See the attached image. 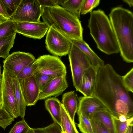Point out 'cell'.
<instances>
[{
  "mask_svg": "<svg viewBox=\"0 0 133 133\" xmlns=\"http://www.w3.org/2000/svg\"><path fill=\"white\" fill-rule=\"evenodd\" d=\"M45 108L51 115L54 122L61 126V103L57 98L51 97L45 99Z\"/></svg>",
  "mask_w": 133,
  "mask_h": 133,
  "instance_id": "18",
  "label": "cell"
},
{
  "mask_svg": "<svg viewBox=\"0 0 133 133\" xmlns=\"http://www.w3.org/2000/svg\"><path fill=\"white\" fill-rule=\"evenodd\" d=\"M32 130L34 133H62V132L60 126L55 122L46 127L32 129Z\"/></svg>",
  "mask_w": 133,
  "mask_h": 133,
  "instance_id": "30",
  "label": "cell"
},
{
  "mask_svg": "<svg viewBox=\"0 0 133 133\" xmlns=\"http://www.w3.org/2000/svg\"><path fill=\"white\" fill-rule=\"evenodd\" d=\"M49 26L43 21L16 23V33L26 37L40 39L47 33Z\"/></svg>",
  "mask_w": 133,
  "mask_h": 133,
  "instance_id": "11",
  "label": "cell"
},
{
  "mask_svg": "<svg viewBox=\"0 0 133 133\" xmlns=\"http://www.w3.org/2000/svg\"><path fill=\"white\" fill-rule=\"evenodd\" d=\"M112 118L116 133H124L128 127L133 124V117L124 122H121L117 117L113 115Z\"/></svg>",
  "mask_w": 133,
  "mask_h": 133,
  "instance_id": "27",
  "label": "cell"
},
{
  "mask_svg": "<svg viewBox=\"0 0 133 133\" xmlns=\"http://www.w3.org/2000/svg\"><path fill=\"white\" fill-rule=\"evenodd\" d=\"M33 62L24 68L16 76L18 79H23L34 76L35 69Z\"/></svg>",
  "mask_w": 133,
  "mask_h": 133,
  "instance_id": "35",
  "label": "cell"
},
{
  "mask_svg": "<svg viewBox=\"0 0 133 133\" xmlns=\"http://www.w3.org/2000/svg\"><path fill=\"white\" fill-rule=\"evenodd\" d=\"M16 24L11 19L0 22V40L17 33Z\"/></svg>",
  "mask_w": 133,
  "mask_h": 133,
  "instance_id": "23",
  "label": "cell"
},
{
  "mask_svg": "<svg viewBox=\"0 0 133 133\" xmlns=\"http://www.w3.org/2000/svg\"><path fill=\"white\" fill-rule=\"evenodd\" d=\"M46 47L54 56L60 57L68 54L72 44L71 40L51 27L46 33Z\"/></svg>",
  "mask_w": 133,
  "mask_h": 133,
  "instance_id": "9",
  "label": "cell"
},
{
  "mask_svg": "<svg viewBox=\"0 0 133 133\" xmlns=\"http://www.w3.org/2000/svg\"><path fill=\"white\" fill-rule=\"evenodd\" d=\"M62 133H66L64 131H62Z\"/></svg>",
  "mask_w": 133,
  "mask_h": 133,
  "instance_id": "44",
  "label": "cell"
},
{
  "mask_svg": "<svg viewBox=\"0 0 133 133\" xmlns=\"http://www.w3.org/2000/svg\"><path fill=\"white\" fill-rule=\"evenodd\" d=\"M17 79L26 106L35 105L39 100L40 92L34 76L25 78Z\"/></svg>",
  "mask_w": 133,
  "mask_h": 133,
  "instance_id": "12",
  "label": "cell"
},
{
  "mask_svg": "<svg viewBox=\"0 0 133 133\" xmlns=\"http://www.w3.org/2000/svg\"><path fill=\"white\" fill-rule=\"evenodd\" d=\"M109 16L121 56L126 62H133L132 12L121 6H117L111 10Z\"/></svg>",
  "mask_w": 133,
  "mask_h": 133,
  "instance_id": "2",
  "label": "cell"
},
{
  "mask_svg": "<svg viewBox=\"0 0 133 133\" xmlns=\"http://www.w3.org/2000/svg\"><path fill=\"white\" fill-rule=\"evenodd\" d=\"M97 48L108 55L119 52V48L109 19L100 9L90 12L88 26Z\"/></svg>",
  "mask_w": 133,
  "mask_h": 133,
  "instance_id": "3",
  "label": "cell"
},
{
  "mask_svg": "<svg viewBox=\"0 0 133 133\" xmlns=\"http://www.w3.org/2000/svg\"><path fill=\"white\" fill-rule=\"evenodd\" d=\"M36 59L29 52L20 51L12 52L3 61V67L12 71L16 76L24 68Z\"/></svg>",
  "mask_w": 133,
  "mask_h": 133,
  "instance_id": "10",
  "label": "cell"
},
{
  "mask_svg": "<svg viewBox=\"0 0 133 133\" xmlns=\"http://www.w3.org/2000/svg\"><path fill=\"white\" fill-rule=\"evenodd\" d=\"M10 19L2 0H0V22Z\"/></svg>",
  "mask_w": 133,
  "mask_h": 133,
  "instance_id": "36",
  "label": "cell"
},
{
  "mask_svg": "<svg viewBox=\"0 0 133 133\" xmlns=\"http://www.w3.org/2000/svg\"><path fill=\"white\" fill-rule=\"evenodd\" d=\"M1 67L0 65V84H1Z\"/></svg>",
  "mask_w": 133,
  "mask_h": 133,
  "instance_id": "42",
  "label": "cell"
},
{
  "mask_svg": "<svg viewBox=\"0 0 133 133\" xmlns=\"http://www.w3.org/2000/svg\"><path fill=\"white\" fill-rule=\"evenodd\" d=\"M68 54L73 85L77 91L83 72L91 64L84 53L72 43Z\"/></svg>",
  "mask_w": 133,
  "mask_h": 133,
  "instance_id": "6",
  "label": "cell"
},
{
  "mask_svg": "<svg viewBox=\"0 0 133 133\" xmlns=\"http://www.w3.org/2000/svg\"><path fill=\"white\" fill-rule=\"evenodd\" d=\"M3 107L1 84H0V108Z\"/></svg>",
  "mask_w": 133,
  "mask_h": 133,
  "instance_id": "39",
  "label": "cell"
},
{
  "mask_svg": "<svg viewBox=\"0 0 133 133\" xmlns=\"http://www.w3.org/2000/svg\"><path fill=\"white\" fill-rule=\"evenodd\" d=\"M14 118L2 107L0 108V127L5 129L6 127L11 124Z\"/></svg>",
  "mask_w": 133,
  "mask_h": 133,
  "instance_id": "28",
  "label": "cell"
},
{
  "mask_svg": "<svg viewBox=\"0 0 133 133\" xmlns=\"http://www.w3.org/2000/svg\"><path fill=\"white\" fill-rule=\"evenodd\" d=\"M41 7L42 19L49 27L71 40L83 39V29L79 19L59 5Z\"/></svg>",
  "mask_w": 133,
  "mask_h": 133,
  "instance_id": "4",
  "label": "cell"
},
{
  "mask_svg": "<svg viewBox=\"0 0 133 133\" xmlns=\"http://www.w3.org/2000/svg\"><path fill=\"white\" fill-rule=\"evenodd\" d=\"M28 133H34L32 129L31 128Z\"/></svg>",
  "mask_w": 133,
  "mask_h": 133,
  "instance_id": "43",
  "label": "cell"
},
{
  "mask_svg": "<svg viewBox=\"0 0 133 133\" xmlns=\"http://www.w3.org/2000/svg\"><path fill=\"white\" fill-rule=\"evenodd\" d=\"M1 84L3 106L14 118H17L19 116L13 90L12 76L9 69L5 67H3Z\"/></svg>",
  "mask_w": 133,
  "mask_h": 133,
  "instance_id": "7",
  "label": "cell"
},
{
  "mask_svg": "<svg viewBox=\"0 0 133 133\" xmlns=\"http://www.w3.org/2000/svg\"><path fill=\"white\" fill-rule=\"evenodd\" d=\"M99 0H84L82 7L81 14L84 15L92 11V10L98 6Z\"/></svg>",
  "mask_w": 133,
  "mask_h": 133,
  "instance_id": "33",
  "label": "cell"
},
{
  "mask_svg": "<svg viewBox=\"0 0 133 133\" xmlns=\"http://www.w3.org/2000/svg\"><path fill=\"white\" fill-rule=\"evenodd\" d=\"M10 17L15 12L22 0H2Z\"/></svg>",
  "mask_w": 133,
  "mask_h": 133,
  "instance_id": "32",
  "label": "cell"
},
{
  "mask_svg": "<svg viewBox=\"0 0 133 133\" xmlns=\"http://www.w3.org/2000/svg\"><path fill=\"white\" fill-rule=\"evenodd\" d=\"M105 110L109 111L106 106L95 97L83 96L78 98L77 113H81L88 117L97 112Z\"/></svg>",
  "mask_w": 133,
  "mask_h": 133,
  "instance_id": "13",
  "label": "cell"
},
{
  "mask_svg": "<svg viewBox=\"0 0 133 133\" xmlns=\"http://www.w3.org/2000/svg\"><path fill=\"white\" fill-rule=\"evenodd\" d=\"M91 115L98 119L110 133H116L112 118L113 115L109 110L99 111Z\"/></svg>",
  "mask_w": 133,
  "mask_h": 133,
  "instance_id": "20",
  "label": "cell"
},
{
  "mask_svg": "<svg viewBox=\"0 0 133 133\" xmlns=\"http://www.w3.org/2000/svg\"><path fill=\"white\" fill-rule=\"evenodd\" d=\"M133 124L129 125L124 133H132Z\"/></svg>",
  "mask_w": 133,
  "mask_h": 133,
  "instance_id": "40",
  "label": "cell"
},
{
  "mask_svg": "<svg viewBox=\"0 0 133 133\" xmlns=\"http://www.w3.org/2000/svg\"><path fill=\"white\" fill-rule=\"evenodd\" d=\"M123 84L129 92H133V68H132L125 75L122 76Z\"/></svg>",
  "mask_w": 133,
  "mask_h": 133,
  "instance_id": "34",
  "label": "cell"
},
{
  "mask_svg": "<svg viewBox=\"0 0 133 133\" xmlns=\"http://www.w3.org/2000/svg\"><path fill=\"white\" fill-rule=\"evenodd\" d=\"M93 133H110L102 123L97 118L91 115L88 116Z\"/></svg>",
  "mask_w": 133,
  "mask_h": 133,
  "instance_id": "29",
  "label": "cell"
},
{
  "mask_svg": "<svg viewBox=\"0 0 133 133\" xmlns=\"http://www.w3.org/2000/svg\"><path fill=\"white\" fill-rule=\"evenodd\" d=\"M9 69L12 76L13 88L19 116L24 119L26 105L16 76L12 71Z\"/></svg>",
  "mask_w": 133,
  "mask_h": 133,
  "instance_id": "19",
  "label": "cell"
},
{
  "mask_svg": "<svg viewBox=\"0 0 133 133\" xmlns=\"http://www.w3.org/2000/svg\"><path fill=\"white\" fill-rule=\"evenodd\" d=\"M123 1L128 4L130 7L133 6V0H123Z\"/></svg>",
  "mask_w": 133,
  "mask_h": 133,
  "instance_id": "41",
  "label": "cell"
},
{
  "mask_svg": "<svg viewBox=\"0 0 133 133\" xmlns=\"http://www.w3.org/2000/svg\"><path fill=\"white\" fill-rule=\"evenodd\" d=\"M37 1L42 7L51 8L59 5L57 4V0H37Z\"/></svg>",
  "mask_w": 133,
  "mask_h": 133,
  "instance_id": "37",
  "label": "cell"
},
{
  "mask_svg": "<svg viewBox=\"0 0 133 133\" xmlns=\"http://www.w3.org/2000/svg\"><path fill=\"white\" fill-rule=\"evenodd\" d=\"M24 119L17 122L9 133H28L31 129Z\"/></svg>",
  "mask_w": 133,
  "mask_h": 133,
  "instance_id": "31",
  "label": "cell"
},
{
  "mask_svg": "<svg viewBox=\"0 0 133 133\" xmlns=\"http://www.w3.org/2000/svg\"><path fill=\"white\" fill-rule=\"evenodd\" d=\"M42 10L37 0H22L10 19L16 23L40 21Z\"/></svg>",
  "mask_w": 133,
  "mask_h": 133,
  "instance_id": "8",
  "label": "cell"
},
{
  "mask_svg": "<svg viewBox=\"0 0 133 133\" xmlns=\"http://www.w3.org/2000/svg\"><path fill=\"white\" fill-rule=\"evenodd\" d=\"M16 34L0 40V58L5 59L15 43Z\"/></svg>",
  "mask_w": 133,
  "mask_h": 133,
  "instance_id": "24",
  "label": "cell"
},
{
  "mask_svg": "<svg viewBox=\"0 0 133 133\" xmlns=\"http://www.w3.org/2000/svg\"><path fill=\"white\" fill-rule=\"evenodd\" d=\"M84 0H65L61 5L62 8L78 19Z\"/></svg>",
  "mask_w": 133,
  "mask_h": 133,
  "instance_id": "22",
  "label": "cell"
},
{
  "mask_svg": "<svg viewBox=\"0 0 133 133\" xmlns=\"http://www.w3.org/2000/svg\"><path fill=\"white\" fill-rule=\"evenodd\" d=\"M97 71L91 65L83 72L77 91L82 93L84 96H93L97 79Z\"/></svg>",
  "mask_w": 133,
  "mask_h": 133,
  "instance_id": "15",
  "label": "cell"
},
{
  "mask_svg": "<svg viewBox=\"0 0 133 133\" xmlns=\"http://www.w3.org/2000/svg\"><path fill=\"white\" fill-rule=\"evenodd\" d=\"M61 108V126L62 131L66 133H79L62 104Z\"/></svg>",
  "mask_w": 133,
  "mask_h": 133,
  "instance_id": "21",
  "label": "cell"
},
{
  "mask_svg": "<svg viewBox=\"0 0 133 133\" xmlns=\"http://www.w3.org/2000/svg\"><path fill=\"white\" fill-rule=\"evenodd\" d=\"M118 118L119 120L121 122H125L129 119L126 116L123 115H119L118 116Z\"/></svg>",
  "mask_w": 133,
  "mask_h": 133,
  "instance_id": "38",
  "label": "cell"
},
{
  "mask_svg": "<svg viewBox=\"0 0 133 133\" xmlns=\"http://www.w3.org/2000/svg\"><path fill=\"white\" fill-rule=\"evenodd\" d=\"M79 123L78 127L82 133H93L91 125L88 117L81 113H77Z\"/></svg>",
  "mask_w": 133,
  "mask_h": 133,
  "instance_id": "26",
  "label": "cell"
},
{
  "mask_svg": "<svg viewBox=\"0 0 133 133\" xmlns=\"http://www.w3.org/2000/svg\"><path fill=\"white\" fill-rule=\"evenodd\" d=\"M73 44L80 49L85 54L91 65L97 71L104 65V61L92 50L89 45L83 39L71 40Z\"/></svg>",
  "mask_w": 133,
  "mask_h": 133,
  "instance_id": "16",
  "label": "cell"
},
{
  "mask_svg": "<svg viewBox=\"0 0 133 133\" xmlns=\"http://www.w3.org/2000/svg\"><path fill=\"white\" fill-rule=\"evenodd\" d=\"M61 103L72 122L75 123V116L78 105V98L75 91H71L64 94Z\"/></svg>",
  "mask_w": 133,
  "mask_h": 133,
  "instance_id": "17",
  "label": "cell"
},
{
  "mask_svg": "<svg viewBox=\"0 0 133 133\" xmlns=\"http://www.w3.org/2000/svg\"><path fill=\"white\" fill-rule=\"evenodd\" d=\"M35 81L40 92L54 78V76L41 73L34 75Z\"/></svg>",
  "mask_w": 133,
  "mask_h": 133,
  "instance_id": "25",
  "label": "cell"
},
{
  "mask_svg": "<svg viewBox=\"0 0 133 133\" xmlns=\"http://www.w3.org/2000/svg\"><path fill=\"white\" fill-rule=\"evenodd\" d=\"M68 87L66 76L55 77L40 92L39 100L45 99L51 97H58Z\"/></svg>",
  "mask_w": 133,
  "mask_h": 133,
  "instance_id": "14",
  "label": "cell"
},
{
  "mask_svg": "<svg viewBox=\"0 0 133 133\" xmlns=\"http://www.w3.org/2000/svg\"><path fill=\"white\" fill-rule=\"evenodd\" d=\"M123 83L122 76L110 64H105L97 71L92 96L99 99L118 118L121 115L133 117V103Z\"/></svg>",
  "mask_w": 133,
  "mask_h": 133,
  "instance_id": "1",
  "label": "cell"
},
{
  "mask_svg": "<svg viewBox=\"0 0 133 133\" xmlns=\"http://www.w3.org/2000/svg\"><path fill=\"white\" fill-rule=\"evenodd\" d=\"M33 64L35 67L34 75L41 73L55 77L66 76L65 66L58 56L49 55L41 56L36 59Z\"/></svg>",
  "mask_w": 133,
  "mask_h": 133,
  "instance_id": "5",
  "label": "cell"
}]
</instances>
